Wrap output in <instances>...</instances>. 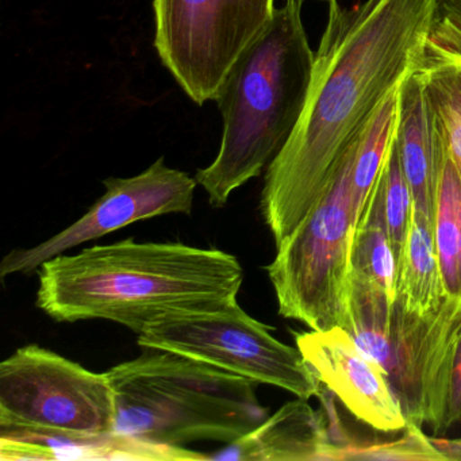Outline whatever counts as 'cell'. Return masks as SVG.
Masks as SVG:
<instances>
[{
	"label": "cell",
	"instance_id": "obj_1",
	"mask_svg": "<svg viewBox=\"0 0 461 461\" xmlns=\"http://www.w3.org/2000/svg\"><path fill=\"white\" fill-rule=\"evenodd\" d=\"M436 0H329L301 118L266 171L261 214L277 245L317 203L380 104L428 60Z\"/></svg>",
	"mask_w": 461,
	"mask_h": 461
},
{
	"label": "cell",
	"instance_id": "obj_2",
	"mask_svg": "<svg viewBox=\"0 0 461 461\" xmlns=\"http://www.w3.org/2000/svg\"><path fill=\"white\" fill-rule=\"evenodd\" d=\"M36 304L58 322L106 320L140 334L172 312L239 296L244 271L230 253L126 239L41 264Z\"/></svg>",
	"mask_w": 461,
	"mask_h": 461
},
{
	"label": "cell",
	"instance_id": "obj_3",
	"mask_svg": "<svg viewBox=\"0 0 461 461\" xmlns=\"http://www.w3.org/2000/svg\"><path fill=\"white\" fill-rule=\"evenodd\" d=\"M304 0H285L229 69L214 102L223 133L215 160L195 175L212 207L267 171L301 118L315 52L302 20Z\"/></svg>",
	"mask_w": 461,
	"mask_h": 461
},
{
	"label": "cell",
	"instance_id": "obj_4",
	"mask_svg": "<svg viewBox=\"0 0 461 461\" xmlns=\"http://www.w3.org/2000/svg\"><path fill=\"white\" fill-rule=\"evenodd\" d=\"M150 350L107 371L118 433L168 447L230 444L268 417L255 380L168 350Z\"/></svg>",
	"mask_w": 461,
	"mask_h": 461
},
{
	"label": "cell",
	"instance_id": "obj_5",
	"mask_svg": "<svg viewBox=\"0 0 461 461\" xmlns=\"http://www.w3.org/2000/svg\"><path fill=\"white\" fill-rule=\"evenodd\" d=\"M347 330L384 372L407 420L444 433L450 364L461 336V298L447 296L429 314L407 312L398 299L350 276Z\"/></svg>",
	"mask_w": 461,
	"mask_h": 461
},
{
	"label": "cell",
	"instance_id": "obj_6",
	"mask_svg": "<svg viewBox=\"0 0 461 461\" xmlns=\"http://www.w3.org/2000/svg\"><path fill=\"white\" fill-rule=\"evenodd\" d=\"M357 136L339 158L317 203L277 245L267 267L279 314L325 331L348 325L350 245L357 217L352 167Z\"/></svg>",
	"mask_w": 461,
	"mask_h": 461
},
{
	"label": "cell",
	"instance_id": "obj_7",
	"mask_svg": "<svg viewBox=\"0 0 461 461\" xmlns=\"http://www.w3.org/2000/svg\"><path fill=\"white\" fill-rule=\"evenodd\" d=\"M140 347L168 350L203 361L296 398L318 396V382L298 348L283 344L269 326L244 312L237 299L190 312H172L139 334Z\"/></svg>",
	"mask_w": 461,
	"mask_h": 461
},
{
	"label": "cell",
	"instance_id": "obj_8",
	"mask_svg": "<svg viewBox=\"0 0 461 461\" xmlns=\"http://www.w3.org/2000/svg\"><path fill=\"white\" fill-rule=\"evenodd\" d=\"M275 9V0H153L158 58L202 106L214 101L229 69Z\"/></svg>",
	"mask_w": 461,
	"mask_h": 461
},
{
	"label": "cell",
	"instance_id": "obj_9",
	"mask_svg": "<svg viewBox=\"0 0 461 461\" xmlns=\"http://www.w3.org/2000/svg\"><path fill=\"white\" fill-rule=\"evenodd\" d=\"M0 426L114 431L109 375L96 374L39 345L20 348L0 364Z\"/></svg>",
	"mask_w": 461,
	"mask_h": 461
},
{
	"label": "cell",
	"instance_id": "obj_10",
	"mask_svg": "<svg viewBox=\"0 0 461 461\" xmlns=\"http://www.w3.org/2000/svg\"><path fill=\"white\" fill-rule=\"evenodd\" d=\"M106 193L77 222L28 249L17 248L0 263V277L29 274L41 264L67 250L139 221L168 214L193 212L198 185L195 177L167 166L164 158L149 168L131 177H109L104 180Z\"/></svg>",
	"mask_w": 461,
	"mask_h": 461
},
{
	"label": "cell",
	"instance_id": "obj_11",
	"mask_svg": "<svg viewBox=\"0 0 461 461\" xmlns=\"http://www.w3.org/2000/svg\"><path fill=\"white\" fill-rule=\"evenodd\" d=\"M296 348L318 382L360 422L382 433L409 426L401 401L383 369L341 326L295 334Z\"/></svg>",
	"mask_w": 461,
	"mask_h": 461
},
{
	"label": "cell",
	"instance_id": "obj_12",
	"mask_svg": "<svg viewBox=\"0 0 461 461\" xmlns=\"http://www.w3.org/2000/svg\"><path fill=\"white\" fill-rule=\"evenodd\" d=\"M0 460H209L206 453L185 447L150 444L109 433H72L48 429L0 426Z\"/></svg>",
	"mask_w": 461,
	"mask_h": 461
},
{
	"label": "cell",
	"instance_id": "obj_13",
	"mask_svg": "<svg viewBox=\"0 0 461 461\" xmlns=\"http://www.w3.org/2000/svg\"><path fill=\"white\" fill-rule=\"evenodd\" d=\"M396 144L411 190L412 206L433 217L447 137L422 68L411 72L399 86Z\"/></svg>",
	"mask_w": 461,
	"mask_h": 461
},
{
	"label": "cell",
	"instance_id": "obj_14",
	"mask_svg": "<svg viewBox=\"0 0 461 461\" xmlns=\"http://www.w3.org/2000/svg\"><path fill=\"white\" fill-rule=\"evenodd\" d=\"M336 441L307 399L283 404L258 428L209 455V460L330 461Z\"/></svg>",
	"mask_w": 461,
	"mask_h": 461
},
{
	"label": "cell",
	"instance_id": "obj_15",
	"mask_svg": "<svg viewBox=\"0 0 461 461\" xmlns=\"http://www.w3.org/2000/svg\"><path fill=\"white\" fill-rule=\"evenodd\" d=\"M396 299L407 312L417 314L436 312L447 299L434 244L433 217L414 206L398 264Z\"/></svg>",
	"mask_w": 461,
	"mask_h": 461
},
{
	"label": "cell",
	"instance_id": "obj_16",
	"mask_svg": "<svg viewBox=\"0 0 461 461\" xmlns=\"http://www.w3.org/2000/svg\"><path fill=\"white\" fill-rule=\"evenodd\" d=\"M350 276L375 285L395 301L398 266L385 223L380 176L353 231Z\"/></svg>",
	"mask_w": 461,
	"mask_h": 461
},
{
	"label": "cell",
	"instance_id": "obj_17",
	"mask_svg": "<svg viewBox=\"0 0 461 461\" xmlns=\"http://www.w3.org/2000/svg\"><path fill=\"white\" fill-rule=\"evenodd\" d=\"M433 233L445 294L461 298V177L447 142L434 198Z\"/></svg>",
	"mask_w": 461,
	"mask_h": 461
},
{
	"label": "cell",
	"instance_id": "obj_18",
	"mask_svg": "<svg viewBox=\"0 0 461 461\" xmlns=\"http://www.w3.org/2000/svg\"><path fill=\"white\" fill-rule=\"evenodd\" d=\"M398 90L375 110L357 134L352 167V201L360 218L387 160L398 126Z\"/></svg>",
	"mask_w": 461,
	"mask_h": 461
},
{
	"label": "cell",
	"instance_id": "obj_19",
	"mask_svg": "<svg viewBox=\"0 0 461 461\" xmlns=\"http://www.w3.org/2000/svg\"><path fill=\"white\" fill-rule=\"evenodd\" d=\"M422 71L461 177V59H429Z\"/></svg>",
	"mask_w": 461,
	"mask_h": 461
},
{
	"label": "cell",
	"instance_id": "obj_20",
	"mask_svg": "<svg viewBox=\"0 0 461 461\" xmlns=\"http://www.w3.org/2000/svg\"><path fill=\"white\" fill-rule=\"evenodd\" d=\"M339 460L445 461L420 426L410 422L391 441H352L342 434L331 453V461Z\"/></svg>",
	"mask_w": 461,
	"mask_h": 461
},
{
	"label": "cell",
	"instance_id": "obj_21",
	"mask_svg": "<svg viewBox=\"0 0 461 461\" xmlns=\"http://www.w3.org/2000/svg\"><path fill=\"white\" fill-rule=\"evenodd\" d=\"M380 183H382L383 206H384L388 236H390L393 253H395L396 266H398L403 253L410 220H411L412 195L402 167L396 134L380 174Z\"/></svg>",
	"mask_w": 461,
	"mask_h": 461
},
{
	"label": "cell",
	"instance_id": "obj_22",
	"mask_svg": "<svg viewBox=\"0 0 461 461\" xmlns=\"http://www.w3.org/2000/svg\"><path fill=\"white\" fill-rule=\"evenodd\" d=\"M436 5L429 53L461 59V0H436Z\"/></svg>",
	"mask_w": 461,
	"mask_h": 461
},
{
	"label": "cell",
	"instance_id": "obj_23",
	"mask_svg": "<svg viewBox=\"0 0 461 461\" xmlns=\"http://www.w3.org/2000/svg\"><path fill=\"white\" fill-rule=\"evenodd\" d=\"M461 422V336L458 337L450 364L447 379V403H445L444 433Z\"/></svg>",
	"mask_w": 461,
	"mask_h": 461
},
{
	"label": "cell",
	"instance_id": "obj_24",
	"mask_svg": "<svg viewBox=\"0 0 461 461\" xmlns=\"http://www.w3.org/2000/svg\"><path fill=\"white\" fill-rule=\"evenodd\" d=\"M429 438L445 461H461V438H444L439 436H429Z\"/></svg>",
	"mask_w": 461,
	"mask_h": 461
},
{
	"label": "cell",
	"instance_id": "obj_25",
	"mask_svg": "<svg viewBox=\"0 0 461 461\" xmlns=\"http://www.w3.org/2000/svg\"><path fill=\"white\" fill-rule=\"evenodd\" d=\"M322 2H329V0H322Z\"/></svg>",
	"mask_w": 461,
	"mask_h": 461
}]
</instances>
